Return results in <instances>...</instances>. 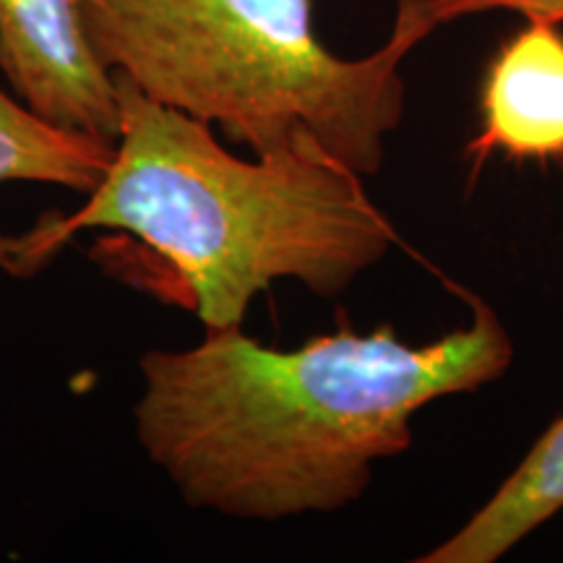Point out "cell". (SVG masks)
<instances>
[{
  "mask_svg": "<svg viewBox=\"0 0 563 563\" xmlns=\"http://www.w3.org/2000/svg\"><path fill=\"white\" fill-rule=\"evenodd\" d=\"M397 5L410 11L426 37L449 21L490 11H514L530 21L563 24V0H397Z\"/></svg>",
  "mask_w": 563,
  "mask_h": 563,
  "instance_id": "ba28073f",
  "label": "cell"
},
{
  "mask_svg": "<svg viewBox=\"0 0 563 563\" xmlns=\"http://www.w3.org/2000/svg\"><path fill=\"white\" fill-rule=\"evenodd\" d=\"M563 162V32L530 21L493 55L481 84V131L467 144L475 170L490 154Z\"/></svg>",
  "mask_w": 563,
  "mask_h": 563,
  "instance_id": "5b68a950",
  "label": "cell"
},
{
  "mask_svg": "<svg viewBox=\"0 0 563 563\" xmlns=\"http://www.w3.org/2000/svg\"><path fill=\"white\" fill-rule=\"evenodd\" d=\"M563 511V412L493 496L418 563H496Z\"/></svg>",
  "mask_w": 563,
  "mask_h": 563,
  "instance_id": "8992f818",
  "label": "cell"
},
{
  "mask_svg": "<svg viewBox=\"0 0 563 563\" xmlns=\"http://www.w3.org/2000/svg\"><path fill=\"white\" fill-rule=\"evenodd\" d=\"M439 340L394 327L277 350L235 329H207L186 350L139 361L136 439L194 509L235 519L334 514L361 501L378 462L405 454L412 418L435 399L481 391L514 361L488 302Z\"/></svg>",
  "mask_w": 563,
  "mask_h": 563,
  "instance_id": "6da1fadb",
  "label": "cell"
},
{
  "mask_svg": "<svg viewBox=\"0 0 563 563\" xmlns=\"http://www.w3.org/2000/svg\"><path fill=\"white\" fill-rule=\"evenodd\" d=\"M112 154V141L47 121L0 87V183H47L89 196Z\"/></svg>",
  "mask_w": 563,
  "mask_h": 563,
  "instance_id": "52a82bcc",
  "label": "cell"
},
{
  "mask_svg": "<svg viewBox=\"0 0 563 563\" xmlns=\"http://www.w3.org/2000/svg\"><path fill=\"white\" fill-rule=\"evenodd\" d=\"M97 55L141 95L220 125L253 154L321 152L373 178L405 115L402 60L422 32L397 9L389 40L340 58L313 0H84Z\"/></svg>",
  "mask_w": 563,
  "mask_h": 563,
  "instance_id": "3957f363",
  "label": "cell"
},
{
  "mask_svg": "<svg viewBox=\"0 0 563 563\" xmlns=\"http://www.w3.org/2000/svg\"><path fill=\"white\" fill-rule=\"evenodd\" d=\"M118 84L112 165L81 209L0 235V266L32 277L81 230L123 232L154 258L144 285L207 329L243 327L274 282L336 298L384 262L397 230L363 178L321 152L235 157L209 123Z\"/></svg>",
  "mask_w": 563,
  "mask_h": 563,
  "instance_id": "7a4b0ae2",
  "label": "cell"
},
{
  "mask_svg": "<svg viewBox=\"0 0 563 563\" xmlns=\"http://www.w3.org/2000/svg\"><path fill=\"white\" fill-rule=\"evenodd\" d=\"M0 74L26 108L118 139V84L91 45L84 0H0Z\"/></svg>",
  "mask_w": 563,
  "mask_h": 563,
  "instance_id": "277c9868",
  "label": "cell"
}]
</instances>
